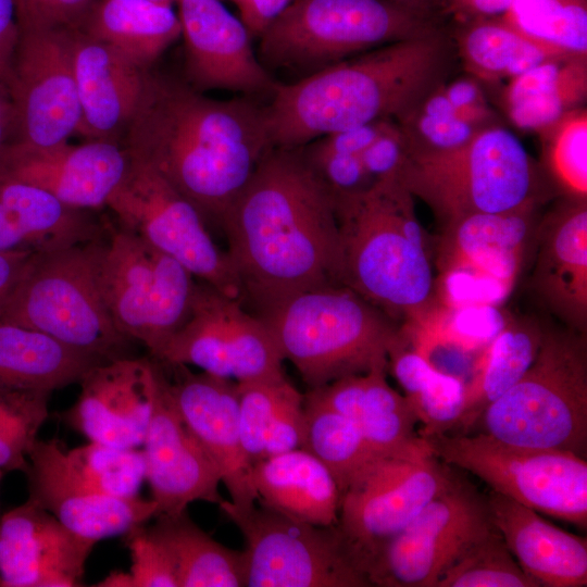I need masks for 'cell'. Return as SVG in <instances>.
Wrapping results in <instances>:
<instances>
[{"mask_svg":"<svg viewBox=\"0 0 587 587\" xmlns=\"http://www.w3.org/2000/svg\"><path fill=\"white\" fill-rule=\"evenodd\" d=\"M51 391L0 385V471L25 472L49 416Z\"/></svg>","mask_w":587,"mask_h":587,"instance_id":"obj_43","label":"cell"},{"mask_svg":"<svg viewBox=\"0 0 587 587\" xmlns=\"http://www.w3.org/2000/svg\"><path fill=\"white\" fill-rule=\"evenodd\" d=\"M28 500L51 513L73 533L95 541L124 536L157 515L152 499L114 498L82 482L57 438L37 439L28 454Z\"/></svg>","mask_w":587,"mask_h":587,"instance_id":"obj_19","label":"cell"},{"mask_svg":"<svg viewBox=\"0 0 587 587\" xmlns=\"http://www.w3.org/2000/svg\"><path fill=\"white\" fill-rule=\"evenodd\" d=\"M398 179L432 209L441 227L475 213L539 205L542 198L526 149L513 133L494 124L453 149H409Z\"/></svg>","mask_w":587,"mask_h":587,"instance_id":"obj_6","label":"cell"},{"mask_svg":"<svg viewBox=\"0 0 587 587\" xmlns=\"http://www.w3.org/2000/svg\"><path fill=\"white\" fill-rule=\"evenodd\" d=\"M409 150L408 138L397 121L391 120L360 155L373 182L398 178Z\"/></svg>","mask_w":587,"mask_h":587,"instance_id":"obj_48","label":"cell"},{"mask_svg":"<svg viewBox=\"0 0 587 587\" xmlns=\"http://www.w3.org/2000/svg\"><path fill=\"white\" fill-rule=\"evenodd\" d=\"M385 369L350 375L319 388L308 397L350 420L382 457L417 458L432 454L415 425L411 404L386 379Z\"/></svg>","mask_w":587,"mask_h":587,"instance_id":"obj_28","label":"cell"},{"mask_svg":"<svg viewBox=\"0 0 587 587\" xmlns=\"http://www.w3.org/2000/svg\"><path fill=\"white\" fill-rule=\"evenodd\" d=\"M500 18L562 55H587V0H513Z\"/></svg>","mask_w":587,"mask_h":587,"instance_id":"obj_41","label":"cell"},{"mask_svg":"<svg viewBox=\"0 0 587 587\" xmlns=\"http://www.w3.org/2000/svg\"><path fill=\"white\" fill-rule=\"evenodd\" d=\"M154 2L165 3V4H172V2H178V0H150Z\"/></svg>","mask_w":587,"mask_h":587,"instance_id":"obj_57","label":"cell"},{"mask_svg":"<svg viewBox=\"0 0 587 587\" xmlns=\"http://www.w3.org/2000/svg\"><path fill=\"white\" fill-rule=\"evenodd\" d=\"M478 423L479 433L508 444L585 455L587 335L546 324L530 367L485 409Z\"/></svg>","mask_w":587,"mask_h":587,"instance_id":"obj_8","label":"cell"},{"mask_svg":"<svg viewBox=\"0 0 587 587\" xmlns=\"http://www.w3.org/2000/svg\"><path fill=\"white\" fill-rule=\"evenodd\" d=\"M304 410L302 448L329 470L342 496L348 486L382 455L375 452L350 420L305 394Z\"/></svg>","mask_w":587,"mask_h":587,"instance_id":"obj_40","label":"cell"},{"mask_svg":"<svg viewBox=\"0 0 587 587\" xmlns=\"http://www.w3.org/2000/svg\"><path fill=\"white\" fill-rule=\"evenodd\" d=\"M154 359L238 384L285 376V360L265 322L239 299L199 279L187 320Z\"/></svg>","mask_w":587,"mask_h":587,"instance_id":"obj_14","label":"cell"},{"mask_svg":"<svg viewBox=\"0 0 587 587\" xmlns=\"http://www.w3.org/2000/svg\"><path fill=\"white\" fill-rule=\"evenodd\" d=\"M130 155V154H129ZM117 224L180 262L197 279L242 302L238 276L198 209L148 163L130 155L108 200Z\"/></svg>","mask_w":587,"mask_h":587,"instance_id":"obj_13","label":"cell"},{"mask_svg":"<svg viewBox=\"0 0 587 587\" xmlns=\"http://www.w3.org/2000/svg\"><path fill=\"white\" fill-rule=\"evenodd\" d=\"M123 145L220 226L273 148L264 104L209 98L151 71Z\"/></svg>","mask_w":587,"mask_h":587,"instance_id":"obj_2","label":"cell"},{"mask_svg":"<svg viewBox=\"0 0 587 587\" xmlns=\"http://www.w3.org/2000/svg\"><path fill=\"white\" fill-rule=\"evenodd\" d=\"M538 207L475 213L442 226L435 246L438 273L462 270L512 291L534 253Z\"/></svg>","mask_w":587,"mask_h":587,"instance_id":"obj_26","label":"cell"},{"mask_svg":"<svg viewBox=\"0 0 587 587\" xmlns=\"http://www.w3.org/2000/svg\"><path fill=\"white\" fill-rule=\"evenodd\" d=\"M124 537L132 560L129 572H126L128 587H178L167 552L147 533L145 525Z\"/></svg>","mask_w":587,"mask_h":587,"instance_id":"obj_46","label":"cell"},{"mask_svg":"<svg viewBox=\"0 0 587 587\" xmlns=\"http://www.w3.org/2000/svg\"><path fill=\"white\" fill-rule=\"evenodd\" d=\"M434 28L429 16L389 0H292L259 37L257 57L289 83Z\"/></svg>","mask_w":587,"mask_h":587,"instance_id":"obj_9","label":"cell"},{"mask_svg":"<svg viewBox=\"0 0 587 587\" xmlns=\"http://www.w3.org/2000/svg\"><path fill=\"white\" fill-rule=\"evenodd\" d=\"M441 89L459 111H480L488 109L479 84L472 78H458L442 84Z\"/></svg>","mask_w":587,"mask_h":587,"instance_id":"obj_53","label":"cell"},{"mask_svg":"<svg viewBox=\"0 0 587 587\" xmlns=\"http://www.w3.org/2000/svg\"><path fill=\"white\" fill-rule=\"evenodd\" d=\"M541 134L546 167L566 197L587 199V112L575 109Z\"/></svg>","mask_w":587,"mask_h":587,"instance_id":"obj_45","label":"cell"},{"mask_svg":"<svg viewBox=\"0 0 587 587\" xmlns=\"http://www.w3.org/2000/svg\"><path fill=\"white\" fill-rule=\"evenodd\" d=\"M242 303L261 316L300 292L341 285L336 201L300 148L273 147L222 223Z\"/></svg>","mask_w":587,"mask_h":587,"instance_id":"obj_1","label":"cell"},{"mask_svg":"<svg viewBox=\"0 0 587 587\" xmlns=\"http://www.w3.org/2000/svg\"><path fill=\"white\" fill-rule=\"evenodd\" d=\"M3 475H4V472L0 471V483H1V479H2Z\"/></svg>","mask_w":587,"mask_h":587,"instance_id":"obj_58","label":"cell"},{"mask_svg":"<svg viewBox=\"0 0 587 587\" xmlns=\"http://www.w3.org/2000/svg\"><path fill=\"white\" fill-rule=\"evenodd\" d=\"M391 120H382L330 133L311 141L316 147L360 157ZM310 143V142H309Z\"/></svg>","mask_w":587,"mask_h":587,"instance_id":"obj_49","label":"cell"},{"mask_svg":"<svg viewBox=\"0 0 587 587\" xmlns=\"http://www.w3.org/2000/svg\"><path fill=\"white\" fill-rule=\"evenodd\" d=\"M450 52L434 28L277 82L265 104L273 147L296 149L349 127L400 120L444 83Z\"/></svg>","mask_w":587,"mask_h":587,"instance_id":"obj_3","label":"cell"},{"mask_svg":"<svg viewBox=\"0 0 587 587\" xmlns=\"http://www.w3.org/2000/svg\"><path fill=\"white\" fill-rule=\"evenodd\" d=\"M71 43L80 107L78 135L85 140L123 142L150 70L77 28H71Z\"/></svg>","mask_w":587,"mask_h":587,"instance_id":"obj_27","label":"cell"},{"mask_svg":"<svg viewBox=\"0 0 587 587\" xmlns=\"http://www.w3.org/2000/svg\"><path fill=\"white\" fill-rule=\"evenodd\" d=\"M78 384L75 403L61 414L64 423L91 442L123 449L142 446L157 386L150 355L98 363Z\"/></svg>","mask_w":587,"mask_h":587,"instance_id":"obj_20","label":"cell"},{"mask_svg":"<svg viewBox=\"0 0 587 587\" xmlns=\"http://www.w3.org/2000/svg\"><path fill=\"white\" fill-rule=\"evenodd\" d=\"M73 473L95 491L114 498L139 496L146 480V464L138 448L123 449L89 441L66 449Z\"/></svg>","mask_w":587,"mask_h":587,"instance_id":"obj_44","label":"cell"},{"mask_svg":"<svg viewBox=\"0 0 587 587\" xmlns=\"http://www.w3.org/2000/svg\"><path fill=\"white\" fill-rule=\"evenodd\" d=\"M458 48L477 78L511 79L550 59L562 55L532 40L500 17L463 24Z\"/></svg>","mask_w":587,"mask_h":587,"instance_id":"obj_39","label":"cell"},{"mask_svg":"<svg viewBox=\"0 0 587 587\" xmlns=\"http://www.w3.org/2000/svg\"><path fill=\"white\" fill-rule=\"evenodd\" d=\"M486 501L494 526L522 570L538 586L587 585L585 537L550 524L537 511L492 490Z\"/></svg>","mask_w":587,"mask_h":587,"instance_id":"obj_29","label":"cell"},{"mask_svg":"<svg viewBox=\"0 0 587 587\" xmlns=\"http://www.w3.org/2000/svg\"><path fill=\"white\" fill-rule=\"evenodd\" d=\"M454 477L433 454L379 457L348 486L338 526L365 574L372 557Z\"/></svg>","mask_w":587,"mask_h":587,"instance_id":"obj_16","label":"cell"},{"mask_svg":"<svg viewBox=\"0 0 587 587\" xmlns=\"http://www.w3.org/2000/svg\"><path fill=\"white\" fill-rule=\"evenodd\" d=\"M529 287L566 327L587 334V199L566 197L544 215Z\"/></svg>","mask_w":587,"mask_h":587,"instance_id":"obj_25","label":"cell"},{"mask_svg":"<svg viewBox=\"0 0 587 587\" xmlns=\"http://www.w3.org/2000/svg\"><path fill=\"white\" fill-rule=\"evenodd\" d=\"M76 28L145 70L182 35L172 7L150 0H95Z\"/></svg>","mask_w":587,"mask_h":587,"instance_id":"obj_32","label":"cell"},{"mask_svg":"<svg viewBox=\"0 0 587 587\" xmlns=\"http://www.w3.org/2000/svg\"><path fill=\"white\" fill-rule=\"evenodd\" d=\"M223 513L245 538L246 587H370L338 525L317 526L257 502Z\"/></svg>","mask_w":587,"mask_h":587,"instance_id":"obj_12","label":"cell"},{"mask_svg":"<svg viewBox=\"0 0 587 587\" xmlns=\"http://www.w3.org/2000/svg\"><path fill=\"white\" fill-rule=\"evenodd\" d=\"M9 89L17 116L18 143L46 148L78 135L80 107L71 28L21 32Z\"/></svg>","mask_w":587,"mask_h":587,"instance_id":"obj_17","label":"cell"},{"mask_svg":"<svg viewBox=\"0 0 587 587\" xmlns=\"http://www.w3.org/2000/svg\"><path fill=\"white\" fill-rule=\"evenodd\" d=\"M260 317L309 389L387 370L401 337L394 319L344 285L300 292Z\"/></svg>","mask_w":587,"mask_h":587,"instance_id":"obj_5","label":"cell"},{"mask_svg":"<svg viewBox=\"0 0 587 587\" xmlns=\"http://www.w3.org/2000/svg\"><path fill=\"white\" fill-rule=\"evenodd\" d=\"M436 587H538L494 526L444 572Z\"/></svg>","mask_w":587,"mask_h":587,"instance_id":"obj_42","label":"cell"},{"mask_svg":"<svg viewBox=\"0 0 587 587\" xmlns=\"http://www.w3.org/2000/svg\"><path fill=\"white\" fill-rule=\"evenodd\" d=\"M104 237L33 253L0 323L41 332L104 361L132 357L135 341L115 325L100 286Z\"/></svg>","mask_w":587,"mask_h":587,"instance_id":"obj_7","label":"cell"},{"mask_svg":"<svg viewBox=\"0 0 587 587\" xmlns=\"http://www.w3.org/2000/svg\"><path fill=\"white\" fill-rule=\"evenodd\" d=\"M95 0H15L21 32L76 28Z\"/></svg>","mask_w":587,"mask_h":587,"instance_id":"obj_47","label":"cell"},{"mask_svg":"<svg viewBox=\"0 0 587 587\" xmlns=\"http://www.w3.org/2000/svg\"><path fill=\"white\" fill-rule=\"evenodd\" d=\"M20 36L15 0H0V83L8 86Z\"/></svg>","mask_w":587,"mask_h":587,"instance_id":"obj_50","label":"cell"},{"mask_svg":"<svg viewBox=\"0 0 587 587\" xmlns=\"http://www.w3.org/2000/svg\"><path fill=\"white\" fill-rule=\"evenodd\" d=\"M33 253L35 252H0V314Z\"/></svg>","mask_w":587,"mask_h":587,"instance_id":"obj_54","label":"cell"},{"mask_svg":"<svg viewBox=\"0 0 587 587\" xmlns=\"http://www.w3.org/2000/svg\"><path fill=\"white\" fill-rule=\"evenodd\" d=\"M95 545L27 499L0 516V586H82Z\"/></svg>","mask_w":587,"mask_h":587,"instance_id":"obj_24","label":"cell"},{"mask_svg":"<svg viewBox=\"0 0 587 587\" xmlns=\"http://www.w3.org/2000/svg\"><path fill=\"white\" fill-rule=\"evenodd\" d=\"M545 325L532 316L510 317L474 365L454 434L470 433L485 409L526 373L539 351Z\"/></svg>","mask_w":587,"mask_h":587,"instance_id":"obj_35","label":"cell"},{"mask_svg":"<svg viewBox=\"0 0 587 587\" xmlns=\"http://www.w3.org/2000/svg\"><path fill=\"white\" fill-rule=\"evenodd\" d=\"M185 68L197 90L271 96L276 80L252 49L251 34L221 0H178Z\"/></svg>","mask_w":587,"mask_h":587,"instance_id":"obj_22","label":"cell"},{"mask_svg":"<svg viewBox=\"0 0 587 587\" xmlns=\"http://www.w3.org/2000/svg\"><path fill=\"white\" fill-rule=\"evenodd\" d=\"M432 454L538 513L587 526V462L572 451L512 445L484 433L422 437Z\"/></svg>","mask_w":587,"mask_h":587,"instance_id":"obj_10","label":"cell"},{"mask_svg":"<svg viewBox=\"0 0 587 587\" xmlns=\"http://www.w3.org/2000/svg\"><path fill=\"white\" fill-rule=\"evenodd\" d=\"M258 502L288 517L317 526L339 523L341 491L329 470L303 448L252 465Z\"/></svg>","mask_w":587,"mask_h":587,"instance_id":"obj_31","label":"cell"},{"mask_svg":"<svg viewBox=\"0 0 587 587\" xmlns=\"http://www.w3.org/2000/svg\"><path fill=\"white\" fill-rule=\"evenodd\" d=\"M586 95V58L559 57L509 79L503 102L514 126L542 133L577 109Z\"/></svg>","mask_w":587,"mask_h":587,"instance_id":"obj_34","label":"cell"},{"mask_svg":"<svg viewBox=\"0 0 587 587\" xmlns=\"http://www.w3.org/2000/svg\"><path fill=\"white\" fill-rule=\"evenodd\" d=\"M104 226L90 211L0 171V252H41L97 240Z\"/></svg>","mask_w":587,"mask_h":587,"instance_id":"obj_30","label":"cell"},{"mask_svg":"<svg viewBox=\"0 0 587 587\" xmlns=\"http://www.w3.org/2000/svg\"><path fill=\"white\" fill-rule=\"evenodd\" d=\"M152 360L157 386L141 451L157 515L182 513L195 501L218 505L224 500L220 472L180 416L160 364Z\"/></svg>","mask_w":587,"mask_h":587,"instance_id":"obj_21","label":"cell"},{"mask_svg":"<svg viewBox=\"0 0 587 587\" xmlns=\"http://www.w3.org/2000/svg\"><path fill=\"white\" fill-rule=\"evenodd\" d=\"M18 125L9 86L0 83V153L17 142Z\"/></svg>","mask_w":587,"mask_h":587,"instance_id":"obj_55","label":"cell"},{"mask_svg":"<svg viewBox=\"0 0 587 587\" xmlns=\"http://www.w3.org/2000/svg\"><path fill=\"white\" fill-rule=\"evenodd\" d=\"M155 360L177 411L217 467L229 501L238 509L254 505L252 465L240 439L238 384L202 371L195 373L185 364Z\"/></svg>","mask_w":587,"mask_h":587,"instance_id":"obj_18","label":"cell"},{"mask_svg":"<svg viewBox=\"0 0 587 587\" xmlns=\"http://www.w3.org/2000/svg\"><path fill=\"white\" fill-rule=\"evenodd\" d=\"M147 533L167 552L178 587H246L243 550L213 539L188 515L159 514Z\"/></svg>","mask_w":587,"mask_h":587,"instance_id":"obj_37","label":"cell"},{"mask_svg":"<svg viewBox=\"0 0 587 587\" xmlns=\"http://www.w3.org/2000/svg\"><path fill=\"white\" fill-rule=\"evenodd\" d=\"M104 362L32 328L0 323V385L53 391Z\"/></svg>","mask_w":587,"mask_h":587,"instance_id":"obj_36","label":"cell"},{"mask_svg":"<svg viewBox=\"0 0 587 587\" xmlns=\"http://www.w3.org/2000/svg\"><path fill=\"white\" fill-rule=\"evenodd\" d=\"M513 0H434V9L453 16L459 23L467 24L480 20L502 16Z\"/></svg>","mask_w":587,"mask_h":587,"instance_id":"obj_51","label":"cell"},{"mask_svg":"<svg viewBox=\"0 0 587 587\" xmlns=\"http://www.w3.org/2000/svg\"><path fill=\"white\" fill-rule=\"evenodd\" d=\"M413 198L398 178L335 198L341 285L402 324L419 321L437 304Z\"/></svg>","mask_w":587,"mask_h":587,"instance_id":"obj_4","label":"cell"},{"mask_svg":"<svg viewBox=\"0 0 587 587\" xmlns=\"http://www.w3.org/2000/svg\"><path fill=\"white\" fill-rule=\"evenodd\" d=\"M100 286L117 328L158 357L188 317L197 278L176 259L108 220Z\"/></svg>","mask_w":587,"mask_h":587,"instance_id":"obj_11","label":"cell"},{"mask_svg":"<svg viewBox=\"0 0 587 587\" xmlns=\"http://www.w3.org/2000/svg\"><path fill=\"white\" fill-rule=\"evenodd\" d=\"M129 164L126 147L112 140L68 141L46 148L15 142L0 153L1 172L85 211L107 207Z\"/></svg>","mask_w":587,"mask_h":587,"instance_id":"obj_23","label":"cell"},{"mask_svg":"<svg viewBox=\"0 0 587 587\" xmlns=\"http://www.w3.org/2000/svg\"><path fill=\"white\" fill-rule=\"evenodd\" d=\"M240 20L253 37H260L270 24L292 2V0H232Z\"/></svg>","mask_w":587,"mask_h":587,"instance_id":"obj_52","label":"cell"},{"mask_svg":"<svg viewBox=\"0 0 587 587\" xmlns=\"http://www.w3.org/2000/svg\"><path fill=\"white\" fill-rule=\"evenodd\" d=\"M388 367L423 425L417 429L421 437L454 430L464 407L461 378L437 370L402 336L388 354Z\"/></svg>","mask_w":587,"mask_h":587,"instance_id":"obj_38","label":"cell"},{"mask_svg":"<svg viewBox=\"0 0 587 587\" xmlns=\"http://www.w3.org/2000/svg\"><path fill=\"white\" fill-rule=\"evenodd\" d=\"M238 392L241 446L251 465L303 447L304 394L286 376L238 384Z\"/></svg>","mask_w":587,"mask_h":587,"instance_id":"obj_33","label":"cell"},{"mask_svg":"<svg viewBox=\"0 0 587 587\" xmlns=\"http://www.w3.org/2000/svg\"><path fill=\"white\" fill-rule=\"evenodd\" d=\"M400 7L409 9L422 15L430 17V11L434 10V0H389Z\"/></svg>","mask_w":587,"mask_h":587,"instance_id":"obj_56","label":"cell"},{"mask_svg":"<svg viewBox=\"0 0 587 587\" xmlns=\"http://www.w3.org/2000/svg\"><path fill=\"white\" fill-rule=\"evenodd\" d=\"M494 527L486 497L454 477L369 561L372 586L436 587L444 572Z\"/></svg>","mask_w":587,"mask_h":587,"instance_id":"obj_15","label":"cell"}]
</instances>
